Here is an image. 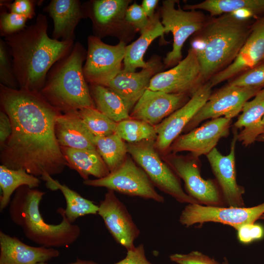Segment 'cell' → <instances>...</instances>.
<instances>
[{"label":"cell","instance_id":"17","mask_svg":"<svg viewBox=\"0 0 264 264\" xmlns=\"http://www.w3.org/2000/svg\"><path fill=\"white\" fill-rule=\"evenodd\" d=\"M98 214L117 243L127 251L135 247L133 242L139 235L140 230L113 191L108 190L105 194L99 205Z\"/></svg>","mask_w":264,"mask_h":264},{"label":"cell","instance_id":"31","mask_svg":"<svg viewBox=\"0 0 264 264\" xmlns=\"http://www.w3.org/2000/svg\"><path fill=\"white\" fill-rule=\"evenodd\" d=\"M41 183L38 177L23 170L10 169L3 165L0 166V211L2 212L11 201L13 193L19 187L26 186L33 189Z\"/></svg>","mask_w":264,"mask_h":264},{"label":"cell","instance_id":"12","mask_svg":"<svg viewBox=\"0 0 264 264\" xmlns=\"http://www.w3.org/2000/svg\"><path fill=\"white\" fill-rule=\"evenodd\" d=\"M264 214V202L250 207L205 206L188 204L179 216L180 223L186 227L200 226L209 222L228 225L237 230L246 224L254 223Z\"/></svg>","mask_w":264,"mask_h":264},{"label":"cell","instance_id":"13","mask_svg":"<svg viewBox=\"0 0 264 264\" xmlns=\"http://www.w3.org/2000/svg\"><path fill=\"white\" fill-rule=\"evenodd\" d=\"M204 84L198 60L190 47L186 56L176 66L154 75L147 89L191 97Z\"/></svg>","mask_w":264,"mask_h":264},{"label":"cell","instance_id":"5","mask_svg":"<svg viewBox=\"0 0 264 264\" xmlns=\"http://www.w3.org/2000/svg\"><path fill=\"white\" fill-rule=\"evenodd\" d=\"M86 56L87 51L77 42L70 53L56 63L47 75L40 93L61 112L96 108L83 72Z\"/></svg>","mask_w":264,"mask_h":264},{"label":"cell","instance_id":"2","mask_svg":"<svg viewBox=\"0 0 264 264\" xmlns=\"http://www.w3.org/2000/svg\"><path fill=\"white\" fill-rule=\"evenodd\" d=\"M47 28L46 16L39 14L35 23L4 37L19 88L40 92L51 67L73 47V41L49 37Z\"/></svg>","mask_w":264,"mask_h":264},{"label":"cell","instance_id":"26","mask_svg":"<svg viewBox=\"0 0 264 264\" xmlns=\"http://www.w3.org/2000/svg\"><path fill=\"white\" fill-rule=\"evenodd\" d=\"M66 166L75 170L84 180L89 176L104 177L110 172L96 150L78 149L61 147Z\"/></svg>","mask_w":264,"mask_h":264},{"label":"cell","instance_id":"30","mask_svg":"<svg viewBox=\"0 0 264 264\" xmlns=\"http://www.w3.org/2000/svg\"><path fill=\"white\" fill-rule=\"evenodd\" d=\"M46 185L51 190H59L62 193L66 203V208L64 210L65 214L71 223L80 217L98 214L99 205L83 198L65 184H62L50 177L46 181Z\"/></svg>","mask_w":264,"mask_h":264},{"label":"cell","instance_id":"29","mask_svg":"<svg viewBox=\"0 0 264 264\" xmlns=\"http://www.w3.org/2000/svg\"><path fill=\"white\" fill-rule=\"evenodd\" d=\"M96 108L116 123L131 118L130 112L121 98L104 86L90 84Z\"/></svg>","mask_w":264,"mask_h":264},{"label":"cell","instance_id":"18","mask_svg":"<svg viewBox=\"0 0 264 264\" xmlns=\"http://www.w3.org/2000/svg\"><path fill=\"white\" fill-rule=\"evenodd\" d=\"M264 62V15L255 19L250 33L233 62L209 81L212 87Z\"/></svg>","mask_w":264,"mask_h":264},{"label":"cell","instance_id":"1","mask_svg":"<svg viewBox=\"0 0 264 264\" xmlns=\"http://www.w3.org/2000/svg\"><path fill=\"white\" fill-rule=\"evenodd\" d=\"M2 110L9 116L12 133L0 147V162L46 181L66 166L55 131L62 113L40 92L0 85Z\"/></svg>","mask_w":264,"mask_h":264},{"label":"cell","instance_id":"36","mask_svg":"<svg viewBox=\"0 0 264 264\" xmlns=\"http://www.w3.org/2000/svg\"><path fill=\"white\" fill-rule=\"evenodd\" d=\"M6 44L0 40V84L11 88H17L18 85L15 76L12 61L9 60Z\"/></svg>","mask_w":264,"mask_h":264},{"label":"cell","instance_id":"11","mask_svg":"<svg viewBox=\"0 0 264 264\" xmlns=\"http://www.w3.org/2000/svg\"><path fill=\"white\" fill-rule=\"evenodd\" d=\"M262 88L240 87L227 84L214 92L198 111L183 132L187 133L197 128L205 120L224 117L232 119L242 110L245 103Z\"/></svg>","mask_w":264,"mask_h":264},{"label":"cell","instance_id":"38","mask_svg":"<svg viewBox=\"0 0 264 264\" xmlns=\"http://www.w3.org/2000/svg\"><path fill=\"white\" fill-rule=\"evenodd\" d=\"M125 19L129 25L139 31L141 33L150 26L153 20L150 19L146 16L141 5L135 2L129 6Z\"/></svg>","mask_w":264,"mask_h":264},{"label":"cell","instance_id":"16","mask_svg":"<svg viewBox=\"0 0 264 264\" xmlns=\"http://www.w3.org/2000/svg\"><path fill=\"white\" fill-rule=\"evenodd\" d=\"M232 119L224 117L211 119L201 126L180 135L170 147L168 153L189 152L199 157L208 154L223 137L228 136Z\"/></svg>","mask_w":264,"mask_h":264},{"label":"cell","instance_id":"45","mask_svg":"<svg viewBox=\"0 0 264 264\" xmlns=\"http://www.w3.org/2000/svg\"><path fill=\"white\" fill-rule=\"evenodd\" d=\"M37 264H47L46 263H40ZM67 264H98L97 263L93 261L83 260L79 259H77L74 262Z\"/></svg>","mask_w":264,"mask_h":264},{"label":"cell","instance_id":"15","mask_svg":"<svg viewBox=\"0 0 264 264\" xmlns=\"http://www.w3.org/2000/svg\"><path fill=\"white\" fill-rule=\"evenodd\" d=\"M233 138L229 153L223 155L215 147L206 156L221 190L226 206L245 207L242 196L245 189L236 180L235 149L238 129L232 128Z\"/></svg>","mask_w":264,"mask_h":264},{"label":"cell","instance_id":"46","mask_svg":"<svg viewBox=\"0 0 264 264\" xmlns=\"http://www.w3.org/2000/svg\"><path fill=\"white\" fill-rule=\"evenodd\" d=\"M256 141L264 142V132L260 134L257 138Z\"/></svg>","mask_w":264,"mask_h":264},{"label":"cell","instance_id":"37","mask_svg":"<svg viewBox=\"0 0 264 264\" xmlns=\"http://www.w3.org/2000/svg\"><path fill=\"white\" fill-rule=\"evenodd\" d=\"M27 20L23 16L3 11L0 16V35L6 37L23 30Z\"/></svg>","mask_w":264,"mask_h":264},{"label":"cell","instance_id":"7","mask_svg":"<svg viewBox=\"0 0 264 264\" xmlns=\"http://www.w3.org/2000/svg\"><path fill=\"white\" fill-rule=\"evenodd\" d=\"M161 155L163 161L184 181L187 194L199 204L226 206L216 179L201 177L199 157L191 153L186 155L172 153Z\"/></svg>","mask_w":264,"mask_h":264},{"label":"cell","instance_id":"6","mask_svg":"<svg viewBox=\"0 0 264 264\" xmlns=\"http://www.w3.org/2000/svg\"><path fill=\"white\" fill-rule=\"evenodd\" d=\"M154 140L127 143L128 154L147 174L154 186L180 203L199 204L185 192L180 178L163 161Z\"/></svg>","mask_w":264,"mask_h":264},{"label":"cell","instance_id":"3","mask_svg":"<svg viewBox=\"0 0 264 264\" xmlns=\"http://www.w3.org/2000/svg\"><path fill=\"white\" fill-rule=\"evenodd\" d=\"M254 21L231 13L209 16L204 26L192 35L191 48L197 55L205 83L233 62Z\"/></svg>","mask_w":264,"mask_h":264},{"label":"cell","instance_id":"39","mask_svg":"<svg viewBox=\"0 0 264 264\" xmlns=\"http://www.w3.org/2000/svg\"><path fill=\"white\" fill-rule=\"evenodd\" d=\"M169 258L171 261L177 264H220L214 259L198 251L187 254H173Z\"/></svg>","mask_w":264,"mask_h":264},{"label":"cell","instance_id":"42","mask_svg":"<svg viewBox=\"0 0 264 264\" xmlns=\"http://www.w3.org/2000/svg\"><path fill=\"white\" fill-rule=\"evenodd\" d=\"M114 264H154L149 261L145 255L143 244L127 251L126 256Z\"/></svg>","mask_w":264,"mask_h":264},{"label":"cell","instance_id":"25","mask_svg":"<svg viewBox=\"0 0 264 264\" xmlns=\"http://www.w3.org/2000/svg\"><path fill=\"white\" fill-rule=\"evenodd\" d=\"M241 112L233 127L242 130L237 135L238 141L247 147L264 132V88L245 103Z\"/></svg>","mask_w":264,"mask_h":264},{"label":"cell","instance_id":"44","mask_svg":"<svg viewBox=\"0 0 264 264\" xmlns=\"http://www.w3.org/2000/svg\"><path fill=\"white\" fill-rule=\"evenodd\" d=\"M158 2V0H143L142 1L141 6L146 16L150 19H152L154 17V9Z\"/></svg>","mask_w":264,"mask_h":264},{"label":"cell","instance_id":"9","mask_svg":"<svg viewBox=\"0 0 264 264\" xmlns=\"http://www.w3.org/2000/svg\"><path fill=\"white\" fill-rule=\"evenodd\" d=\"M87 186L107 188L130 196L138 197L163 203L164 198L155 190L145 172L128 155L123 163L107 176L84 180Z\"/></svg>","mask_w":264,"mask_h":264},{"label":"cell","instance_id":"35","mask_svg":"<svg viewBox=\"0 0 264 264\" xmlns=\"http://www.w3.org/2000/svg\"><path fill=\"white\" fill-rule=\"evenodd\" d=\"M228 83L240 87L264 88V62L230 79Z\"/></svg>","mask_w":264,"mask_h":264},{"label":"cell","instance_id":"23","mask_svg":"<svg viewBox=\"0 0 264 264\" xmlns=\"http://www.w3.org/2000/svg\"><path fill=\"white\" fill-rule=\"evenodd\" d=\"M55 131L60 147L96 150L95 136L85 124L78 110L61 113L56 118Z\"/></svg>","mask_w":264,"mask_h":264},{"label":"cell","instance_id":"41","mask_svg":"<svg viewBox=\"0 0 264 264\" xmlns=\"http://www.w3.org/2000/svg\"><path fill=\"white\" fill-rule=\"evenodd\" d=\"M236 230L239 241L244 244L260 240L264 236V227L255 223L242 225Z\"/></svg>","mask_w":264,"mask_h":264},{"label":"cell","instance_id":"43","mask_svg":"<svg viewBox=\"0 0 264 264\" xmlns=\"http://www.w3.org/2000/svg\"><path fill=\"white\" fill-rule=\"evenodd\" d=\"M12 125L8 115L2 110L0 112V144L2 147L12 133Z\"/></svg>","mask_w":264,"mask_h":264},{"label":"cell","instance_id":"27","mask_svg":"<svg viewBox=\"0 0 264 264\" xmlns=\"http://www.w3.org/2000/svg\"><path fill=\"white\" fill-rule=\"evenodd\" d=\"M164 30L159 18L155 15L150 26L134 42L126 45L123 61V70L127 72H135L137 68H147L155 62L152 60L146 62L144 60V54L150 44L159 37H164Z\"/></svg>","mask_w":264,"mask_h":264},{"label":"cell","instance_id":"48","mask_svg":"<svg viewBox=\"0 0 264 264\" xmlns=\"http://www.w3.org/2000/svg\"><path fill=\"white\" fill-rule=\"evenodd\" d=\"M260 219L264 220V214L263 215H262V216L261 217Z\"/></svg>","mask_w":264,"mask_h":264},{"label":"cell","instance_id":"47","mask_svg":"<svg viewBox=\"0 0 264 264\" xmlns=\"http://www.w3.org/2000/svg\"><path fill=\"white\" fill-rule=\"evenodd\" d=\"M222 264H230L228 260L226 258H224Z\"/></svg>","mask_w":264,"mask_h":264},{"label":"cell","instance_id":"34","mask_svg":"<svg viewBox=\"0 0 264 264\" xmlns=\"http://www.w3.org/2000/svg\"><path fill=\"white\" fill-rule=\"evenodd\" d=\"M78 111L85 124L95 136H107L115 133L117 123L96 108H84Z\"/></svg>","mask_w":264,"mask_h":264},{"label":"cell","instance_id":"32","mask_svg":"<svg viewBox=\"0 0 264 264\" xmlns=\"http://www.w3.org/2000/svg\"><path fill=\"white\" fill-rule=\"evenodd\" d=\"M96 149L107 165L110 172L118 169L128 155L127 143L116 133L95 136Z\"/></svg>","mask_w":264,"mask_h":264},{"label":"cell","instance_id":"4","mask_svg":"<svg viewBox=\"0 0 264 264\" xmlns=\"http://www.w3.org/2000/svg\"><path fill=\"white\" fill-rule=\"evenodd\" d=\"M45 194L26 186L19 187L9 204L10 218L14 224L22 228L25 237L35 243L49 248L68 247L79 237L80 228L69 222L62 207L57 210L62 218L59 223L46 222L39 210Z\"/></svg>","mask_w":264,"mask_h":264},{"label":"cell","instance_id":"19","mask_svg":"<svg viewBox=\"0 0 264 264\" xmlns=\"http://www.w3.org/2000/svg\"><path fill=\"white\" fill-rule=\"evenodd\" d=\"M190 98L184 94H171L147 89L130 115L132 118L155 126L182 107Z\"/></svg>","mask_w":264,"mask_h":264},{"label":"cell","instance_id":"14","mask_svg":"<svg viewBox=\"0 0 264 264\" xmlns=\"http://www.w3.org/2000/svg\"><path fill=\"white\" fill-rule=\"evenodd\" d=\"M212 88L209 81L205 83L185 105L154 126L157 135L154 145L161 154L168 153L173 142L207 102Z\"/></svg>","mask_w":264,"mask_h":264},{"label":"cell","instance_id":"24","mask_svg":"<svg viewBox=\"0 0 264 264\" xmlns=\"http://www.w3.org/2000/svg\"><path fill=\"white\" fill-rule=\"evenodd\" d=\"M82 5L78 0H51L44 8L53 21V39L74 41L75 29L80 20L85 18Z\"/></svg>","mask_w":264,"mask_h":264},{"label":"cell","instance_id":"33","mask_svg":"<svg viewBox=\"0 0 264 264\" xmlns=\"http://www.w3.org/2000/svg\"><path fill=\"white\" fill-rule=\"evenodd\" d=\"M115 133L128 143L145 140L155 141L157 137L154 126L132 118L117 123Z\"/></svg>","mask_w":264,"mask_h":264},{"label":"cell","instance_id":"21","mask_svg":"<svg viewBox=\"0 0 264 264\" xmlns=\"http://www.w3.org/2000/svg\"><path fill=\"white\" fill-rule=\"evenodd\" d=\"M59 255L54 248L30 246L0 231V264H37Z\"/></svg>","mask_w":264,"mask_h":264},{"label":"cell","instance_id":"20","mask_svg":"<svg viewBox=\"0 0 264 264\" xmlns=\"http://www.w3.org/2000/svg\"><path fill=\"white\" fill-rule=\"evenodd\" d=\"M130 0H95L82 5L85 16L91 20L95 36L100 38L112 35L119 30L121 25L127 24L125 14Z\"/></svg>","mask_w":264,"mask_h":264},{"label":"cell","instance_id":"28","mask_svg":"<svg viewBox=\"0 0 264 264\" xmlns=\"http://www.w3.org/2000/svg\"><path fill=\"white\" fill-rule=\"evenodd\" d=\"M183 9L204 10L209 13L211 17L248 11L257 19L264 15V0H206L197 4H185Z\"/></svg>","mask_w":264,"mask_h":264},{"label":"cell","instance_id":"40","mask_svg":"<svg viewBox=\"0 0 264 264\" xmlns=\"http://www.w3.org/2000/svg\"><path fill=\"white\" fill-rule=\"evenodd\" d=\"M0 0V6L6 7L9 12L31 19L35 15V6L37 1L31 0Z\"/></svg>","mask_w":264,"mask_h":264},{"label":"cell","instance_id":"8","mask_svg":"<svg viewBox=\"0 0 264 264\" xmlns=\"http://www.w3.org/2000/svg\"><path fill=\"white\" fill-rule=\"evenodd\" d=\"M177 0H165L160 8L161 22L165 33L173 36V48L164 59L166 67L176 66L182 60L181 50L184 43L191 36L199 31L206 22L209 16L200 10H185Z\"/></svg>","mask_w":264,"mask_h":264},{"label":"cell","instance_id":"10","mask_svg":"<svg viewBox=\"0 0 264 264\" xmlns=\"http://www.w3.org/2000/svg\"><path fill=\"white\" fill-rule=\"evenodd\" d=\"M126 47L123 41L112 45L104 43L97 36H88L86 62L83 66L87 82L89 84L105 86L122 69Z\"/></svg>","mask_w":264,"mask_h":264},{"label":"cell","instance_id":"22","mask_svg":"<svg viewBox=\"0 0 264 264\" xmlns=\"http://www.w3.org/2000/svg\"><path fill=\"white\" fill-rule=\"evenodd\" d=\"M156 61L150 67L139 72H127L123 69L104 86L117 94L130 112L148 88L152 78L157 71Z\"/></svg>","mask_w":264,"mask_h":264}]
</instances>
